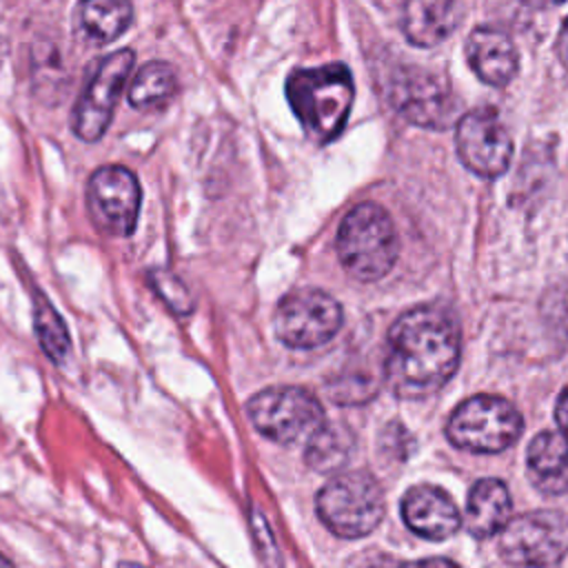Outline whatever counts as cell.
I'll use <instances>...</instances> for the list:
<instances>
[{"instance_id": "obj_9", "label": "cell", "mask_w": 568, "mask_h": 568, "mask_svg": "<svg viewBox=\"0 0 568 568\" xmlns=\"http://www.w3.org/2000/svg\"><path fill=\"white\" fill-rule=\"evenodd\" d=\"M133 62L135 53L131 49H118L98 60L71 113V129L80 140L95 142L104 135Z\"/></svg>"}, {"instance_id": "obj_7", "label": "cell", "mask_w": 568, "mask_h": 568, "mask_svg": "<svg viewBox=\"0 0 568 568\" xmlns=\"http://www.w3.org/2000/svg\"><path fill=\"white\" fill-rule=\"evenodd\" d=\"M497 550L513 566H555L568 555V515L535 510L508 519L497 535Z\"/></svg>"}, {"instance_id": "obj_1", "label": "cell", "mask_w": 568, "mask_h": 568, "mask_svg": "<svg viewBox=\"0 0 568 568\" xmlns=\"http://www.w3.org/2000/svg\"><path fill=\"white\" fill-rule=\"evenodd\" d=\"M384 377L404 399L435 393L457 371L462 337L455 317L442 306H415L388 331Z\"/></svg>"}, {"instance_id": "obj_6", "label": "cell", "mask_w": 568, "mask_h": 568, "mask_svg": "<svg viewBox=\"0 0 568 568\" xmlns=\"http://www.w3.org/2000/svg\"><path fill=\"white\" fill-rule=\"evenodd\" d=\"M257 433L275 444H293L311 437L324 424L320 399L302 386L264 388L246 404Z\"/></svg>"}, {"instance_id": "obj_5", "label": "cell", "mask_w": 568, "mask_h": 568, "mask_svg": "<svg viewBox=\"0 0 568 568\" xmlns=\"http://www.w3.org/2000/svg\"><path fill=\"white\" fill-rule=\"evenodd\" d=\"M524 428L519 410L499 395H473L464 399L446 424V437L470 453H499Z\"/></svg>"}, {"instance_id": "obj_11", "label": "cell", "mask_w": 568, "mask_h": 568, "mask_svg": "<svg viewBox=\"0 0 568 568\" xmlns=\"http://www.w3.org/2000/svg\"><path fill=\"white\" fill-rule=\"evenodd\" d=\"M388 102L410 124L444 129L453 115L448 82L422 67H397L388 78Z\"/></svg>"}, {"instance_id": "obj_2", "label": "cell", "mask_w": 568, "mask_h": 568, "mask_svg": "<svg viewBox=\"0 0 568 568\" xmlns=\"http://www.w3.org/2000/svg\"><path fill=\"white\" fill-rule=\"evenodd\" d=\"M284 91L306 138L326 144L342 133L355 95L351 71L344 64L295 69Z\"/></svg>"}, {"instance_id": "obj_13", "label": "cell", "mask_w": 568, "mask_h": 568, "mask_svg": "<svg viewBox=\"0 0 568 568\" xmlns=\"http://www.w3.org/2000/svg\"><path fill=\"white\" fill-rule=\"evenodd\" d=\"M404 524L419 537L442 541L462 526V513L446 490L433 484H417L402 497Z\"/></svg>"}, {"instance_id": "obj_14", "label": "cell", "mask_w": 568, "mask_h": 568, "mask_svg": "<svg viewBox=\"0 0 568 568\" xmlns=\"http://www.w3.org/2000/svg\"><path fill=\"white\" fill-rule=\"evenodd\" d=\"M466 60L475 75L490 87H504L517 73V49L513 40L493 27H477L468 36Z\"/></svg>"}, {"instance_id": "obj_26", "label": "cell", "mask_w": 568, "mask_h": 568, "mask_svg": "<svg viewBox=\"0 0 568 568\" xmlns=\"http://www.w3.org/2000/svg\"><path fill=\"white\" fill-rule=\"evenodd\" d=\"M0 566H11V561H9L7 557H2V555H0Z\"/></svg>"}, {"instance_id": "obj_19", "label": "cell", "mask_w": 568, "mask_h": 568, "mask_svg": "<svg viewBox=\"0 0 568 568\" xmlns=\"http://www.w3.org/2000/svg\"><path fill=\"white\" fill-rule=\"evenodd\" d=\"M178 93V75L166 62H146L138 69L129 87V104L138 111L166 106Z\"/></svg>"}, {"instance_id": "obj_4", "label": "cell", "mask_w": 568, "mask_h": 568, "mask_svg": "<svg viewBox=\"0 0 568 568\" xmlns=\"http://www.w3.org/2000/svg\"><path fill=\"white\" fill-rule=\"evenodd\" d=\"M315 508L322 524L344 539H357L373 532L384 519V490L377 479L364 470H351L326 481Z\"/></svg>"}, {"instance_id": "obj_10", "label": "cell", "mask_w": 568, "mask_h": 568, "mask_svg": "<svg viewBox=\"0 0 568 568\" xmlns=\"http://www.w3.org/2000/svg\"><path fill=\"white\" fill-rule=\"evenodd\" d=\"M142 191L138 178L118 164L95 169L87 182V209L93 224L115 237L133 233L140 213Z\"/></svg>"}, {"instance_id": "obj_12", "label": "cell", "mask_w": 568, "mask_h": 568, "mask_svg": "<svg viewBox=\"0 0 568 568\" xmlns=\"http://www.w3.org/2000/svg\"><path fill=\"white\" fill-rule=\"evenodd\" d=\"M459 160L479 178H499L513 158V140L497 111L479 106L457 122Z\"/></svg>"}, {"instance_id": "obj_18", "label": "cell", "mask_w": 568, "mask_h": 568, "mask_svg": "<svg viewBox=\"0 0 568 568\" xmlns=\"http://www.w3.org/2000/svg\"><path fill=\"white\" fill-rule=\"evenodd\" d=\"M133 20L129 0H80L75 9V27L82 40L106 44L120 38Z\"/></svg>"}, {"instance_id": "obj_25", "label": "cell", "mask_w": 568, "mask_h": 568, "mask_svg": "<svg viewBox=\"0 0 568 568\" xmlns=\"http://www.w3.org/2000/svg\"><path fill=\"white\" fill-rule=\"evenodd\" d=\"M526 4L535 7V9H548V7H555V4H561L564 0H524Z\"/></svg>"}, {"instance_id": "obj_20", "label": "cell", "mask_w": 568, "mask_h": 568, "mask_svg": "<svg viewBox=\"0 0 568 568\" xmlns=\"http://www.w3.org/2000/svg\"><path fill=\"white\" fill-rule=\"evenodd\" d=\"M353 450L351 433L339 424H322L306 439V464L317 473H335L339 470Z\"/></svg>"}, {"instance_id": "obj_23", "label": "cell", "mask_w": 568, "mask_h": 568, "mask_svg": "<svg viewBox=\"0 0 568 568\" xmlns=\"http://www.w3.org/2000/svg\"><path fill=\"white\" fill-rule=\"evenodd\" d=\"M555 422L564 435H568V386H564L561 395L555 404Z\"/></svg>"}, {"instance_id": "obj_21", "label": "cell", "mask_w": 568, "mask_h": 568, "mask_svg": "<svg viewBox=\"0 0 568 568\" xmlns=\"http://www.w3.org/2000/svg\"><path fill=\"white\" fill-rule=\"evenodd\" d=\"M33 326L44 353L53 362H62L69 355L71 339L62 317L51 306V302L42 295H36V302H33Z\"/></svg>"}, {"instance_id": "obj_16", "label": "cell", "mask_w": 568, "mask_h": 568, "mask_svg": "<svg viewBox=\"0 0 568 568\" xmlns=\"http://www.w3.org/2000/svg\"><path fill=\"white\" fill-rule=\"evenodd\" d=\"M510 508L513 504L506 484L486 477L473 484L462 524L475 539H488L499 535V530L508 524Z\"/></svg>"}, {"instance_id": "obj_22", "label": "cell", "mask_w": 568, "mask_h": 568, "mask_svg": "<svg viewBox=\"0 0 568 568\" xmlns=\"http://www.w3.org/2000/svg\"><path fill=\"white\" fill-rule=\"evenodd\" d=\"M151 288L158 293V297L180 317L189 315L193 311V295L189 286L169 268H153L149 273Z\"/></svg>"}, {"instance_id": "obj_17", "label": "cell", "mask_w": 568, "mask_h": 568, "mask_svg": "<svg viewBox=\"0 0 568 568\" xmlns=\"http://www.w3.org/2000/svg\"><path fill=\"white\" fill-rule=\"evenodd\" d=\"M459 16V0H406L402 29L410 44L435 47L455 31Z\"/></svg>"}, {"instance_id": "obj_15", "label": "cell", "mask_w": 568, "mask_h": 568, "mask_svg": "<svg viewBox=\"0 0 568 568\" xmlns=\"http://www.w3.org/2000/svg\"><path fill=\"white\" fill-rule=\"evenodd\" d=\"M526 470L541 493L568 490V435L561 430L537 433L526 450Z\"/></svg>"}, {"instance_id": "obj_24", "label": "cell", "mask_w": 568, "mask_h": 568, "mask_svg": "<svg viewBox=\"0 0 568 568\" xmlns=\"http://www.w3.org/2000/svg\"><path fill=\"white\" fill-rule=\"evenodd\" d=\"M557 55H559V62L568 69V20L564 22L559 38H557Z\"/></svg>"}, {"instance_id": "obj_3", "label": "cell", "mask_w": 568, "mask_h": 568, "mask_svg": "<svg viewBox=\"0 0 568 568\" xmlns=\"http://www.w3.org/2000/svg\"><path fill=\"white\" fill-rule=\"evenodd\" d=\"M335 246L344 271L359 282L382 280L399 255L393 220L375 202H362L344 215Z\"/></svg>"}, {"instance_id": "obj_8", "label": "cell", "mask_w": 568, "mask_h": 568, "mask_svg": "<svg viewBox=\"0 0 568 568\" xmlns=\"http://www.w3.org/2000/svg\"><path fill=\"white\" fill-rule=\"evenodd\" d=\"M339 302L320 288H300L284 295L273 315V328L288 348H317L342 328Z\"/></svg>"}]
</instances>
